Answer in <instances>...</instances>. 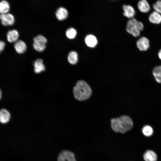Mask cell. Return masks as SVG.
<instances>
[{
    "mask_svg": "<svg viewBox=\"0 0 161 161\" xmlns=\"http://www.w3.org/2000/svg\"><path fill=\"white\" fill-rule=\"evenodd\" d=\"M111 125L112 128L115 132L124 134L133 128V123L129 117L124 115L112 119Z\"/></svg>",
    "mask_w": 161,
    "mask_h": 161,
    "instance_id": "obj_1",
    "label": "cell"
},
{
    "mask_svg": "<svg viewBox=\"0 0 161 161\" xmlns=\"http://www.w3.org/2000/svg\"><path fill=\"white\" fill-rule=\"evenodd\" d=\"M75 98L80 101H84L89 99L91 97L92 89L89 84L85 81H78L73 88Z\"/></svg>",
    "mask_w": 161,
    "mask_h": 161,
    "instance_id": "obj_2",
    "label": "cell"
},
{
    "mask_svg": "<svg viewBox=\"0 0 161 161\" xmlns=\"http://www.w3.org/2000/svg\"><path fill=\"white\" fill-rule=\"evenodd\" d=\"M144 27L142 22L133 18L127 21L126 30L129 33L135 37H138L140 35V32L143 29Z\"/></svg>",
    "mask_w": 161,
    "mask_h": 161,
    "instance_id": "obj_3",
    "label": "cell"
},
{
    "mask_svg": "<svg viewBox=\"0 0 161 161\" xmlns=\"http://www.w3.org/2000/svg\"><path fill=\"white\" fill-rule=\"evenodd\" d=\"M0 19L1 24L5 26L13 25L15 21L13 15L9 13L0 14Z\"/></svg>",
    "mask_w": 161,
    "mask_h": 161,
    "instance_id": "obj_4",
    "label": "cell"
},
{
    "mask_svg": "<svg viewBox=\"0 0 161 161\" xmlns=\"http://www.w3.org/2000/svg\"><path fill=\"white\" fill-rule=\"evenodd\" d=\"M58 161H76L74 154L68 150L62 151L59 154Z\"/></svg>",
    "mask_w": 161,
    "mask_h": 161,
    "instance_id": "obj_5",
    "label": "cell"
},
{
    "mask_svg": "<svg viewBox=\"0 0 161 161\" xmlns=\"http://www.w3.org/2000/svg\"><path fill=\"white\" fill-rule=\"evenodd\" d=\"M136 45L137 48L140 51H146L150 46L149 41L146 37H142L137 41Z\"/></svg>",
    "mask_w": 161,
    "mask_h": 161,
    "instance_id": "obj_6",
    "label": "cell"
},
{
    "mask_svg": "<svg viewBox=\"0 0 161 161\" xmlns=\"http://www.w3.org/2000/svg\"><path fill=\"white\" fill-rule=\"evenodd\" d=\"M123 9L124 16L130 19L133 18L135 14V11L132 7L130 5H124L123 6Z\"/></svg>",
    "mask_w": 161,
    "mask_h": 161,
    "instance_id": "obj_7",
    "label": "cell"
},
{
    "mask_svg": "<svg viewBox=\"0 0 161 161\" xmlns=\"http://www.w3.org/2000/svg\"><path fill=\"white\" fill-rule=\"evenodd\" d=\"M19 37L18 31L15 29L8 31L7 34V39L10 43H15L18 40Z\"/></svg>",
    "mask_w": 161,
    "mask_h": 161,
    "instance_id": "obj_8",
    "label": "cell"
},
{
    "mask_svg": "<svg viewBox=\"0 0 161 161\" xmlns=\"http://www.w3.org/2000/svg\"><path fill=\"white\" fill-rule=\"evenodd\" d=\"M14 48L17 53L22 54L26 51L27 46L24 42L21 40H19L15 43Z\"/></svg>",
    "mask_w": 161,
    "mask_h": 161,
    "instance_id": "obj_9",
    "label": "cell"
},
{
    "mask_svg": "<svg viewBox=\"0 0 161 161\" xmlns=\"http://www.w3.org/2000/svg\"><path fill=\"white\" fill-rule=\"evenodd\" d=\"M68 13L67 10L64 7H60L58 9L55 13L57 18L59 21H63L68 17Z\"/></svg>",
    "mask_w": 161,
    "mask_h": 161,
    "instance_id": "obj_10",
    "label": "cell"
},
{
    "mask_svg": "<svg viewBox=\"0 0 161 161\" xmlns=\"http://www.w3.org/2000/svg\"><path fill=\"white\" fill-rule=\"evenodd\" d=\"M34 71L36 73H39L45 70V67L41 59H38L33 63Z\"/></svg>",
    "mask_w": 161,
    "mask_h": 161,
    "instance_id": "obj_11",
    "label": "cell"
},
{
    "mask_svg": "<svg viewBox=\"0 0 161 161\" xmlns=\"http://www.w3.org/2000/svg\"><path fill=\"white\" fill-rule=\"evenodd\" d=\"M86 44L90 47H94L96 46L97 43V41L96 37L92 35H87L85 39Z\"/></svg>",
    "mask_w": 161,
    "mask_h": 161,
    "instance_id": "obj_12",
    "label": "cell"
},
{
    "mask_svg": "<svg viewBox=\"0 0 161 161\" xmlns=\"http://www.w3.org/2000/svg\"><path fill=\"white\" fill-rule=\"evenodd\" d=\"M10 118V115L9 112L5 109L0 110V122L3 124L8 123Z\"/></svg>",
    "mask_w": 161,
    "mask_h": 161,
    "instance_id": "obj_13",
    "label": "cell"
},
{
    "mask_svg": "<svg viewBox=\"0 0 161 161\" xmlns=\"http://www.w3.org/2000/svg\"><path fill=\"white\" fill-rule=\"evenodd\" d=\"M138 9L142 12L146 13L150 10V6L146 0H141L139 1L137 4Z\"/></svg>",
    "mask_w": 161,
    "mask_h": 161,
    "instance_id": "obj_14",
    "label": "cell"
},
{
    "mask_svg": "<svg viewBox=\"0 0 161 161\" xmlns=\"http://www.w3.org/2000/svg\"><path fill=\"white\" fill-rule=\"evenodd\" d=\"M143 157L145 161H157V156L153 151L148 150L144 153Z\"/></svg>",
    "mask_w": 161,
    "mask_h": 161,
    "instance_id": "obj_15",
    "label": "cell"
},
{
    "mask_svg": "<svg viewBox=\"0 0 161 161\" xmlns=\"http://www.w3.org/2000/svg\"><path fill=\"white\" fill-rule=\"evenodd\" d=\"M149 20L151 23L156 24H160L161 23V15L160 14L154 11L151 13L149 17Z\"/></svg>",
    "mask_w": 161,
    "mask_h": 161,
    "instance_id": "obj_16",
    "label": "cell"
},
{
    "mask_svg": "<svg viewBox=\"0 0 161 161\" xmlns=\"http://www.w3.org/2000/svg\"><path fill=\"white\" fill-rule=\"evenodd\" d=\"M67 59L68 62L72 65H75L78 61V55L77 53L75 51H72L68 54Z\"/></svg>",
    "mask_w": 161,
    "mask_h": 161,
    "instance_id": "obj_17",
    "label": "cell"
},
{
    "mask_svg": "<svg viewBox=\"0 0 161 161\" xmlns=\"http://www.w3.org/2000/svg\"><path fill=\"white\" fill-rule=\"evenodd\" d=\"M152 73L156 80L161 83V65L155 66L153 69Z\"/></svg>",
    "mask_w": 161,
    "mask_h": 161,
    "instance_id": "obj_18",
    "label": "cell"
},
{
    "mask_svg": "<svg viewBox=\"0 0 161 161\" xmlns=\"http://www.w3.org/2000/svg\"><path fill=\"white\" fill-rule=\"evenodd\" d=\"M10 6L8 2L5 0L0 1V13L4 14L8 13L10 10Z\"/></svg>",
    "mask_w": 161,
    "mask_h": 161,
    "instance_id": "obj_19",
    "label": "cell"
},
{
    "mask_svg": "<svg viewBox=\"0 0 161 161\" xmlns=\"http://www.w3.org/2000/svg\"><path fill=\"white\" fill-rule=\"evenodd\" d=\"M47 40L44 36L39 35L34 37L33 43L40 45H46Z\"/></svg>",
    "mask_w": 161,
    "mask_h": 161,
    "instance_id": "obj_20",
    "label": "cell"
},
{
    "mask_svg": "<svg viewBox=\"0 0 161 161\" xmlns=\"http://www.w3.org/2000/svg\"><path fill=\"white\" fill-rule=\"evenodd\" d=\"M77 34L76 30L73 28L70 27L67 30L66 32V37L69 39L74 38Z\"/></svg>",
    "mask_w": 161,
    "mask_h": 161,
    "instance_id": "obj_21",
    "label": "cell"
},
{
    "mask_svg": "<svg viewBox=\"0 0 161 161\" xmlns=\"http://www.w3.org/2000/svg\"><path fill=\"white\" fill-rule=\"evenodd\" d=\"M142 132L143 134L146 137L151 136L153 132L152 128L149 125L144 126L142 128Z\"/></svg>",
    "mask_w": 161,
    "mask_h": 161,
    "instance_id": "obj_22",
    "label": "cell"
},
{
    "mask_svg": "<svg viewBox=\"0 0 161 161\" xmlns=\"http://www.w3.org/2000/svg\"><path fill=\"white\" fill-rule=\"evenodd\" d=\"M33 46L34 49L38 52L43 51L46 48V45H40L33 43Z\"/></svg>",
    "mask_w": 161,
    "mask_h": 161,
    "instance_id": "obj_23",
    "label": "cell"
},
{
    "mask_svg": "<svg viewBox=\"0 0 161 161\" xmlns=\"http://www.w3.org/2000/svg\"><path fill=\"white\" fill-rule=\"evenodd\" d=\"M153 7L155 11L161 14V0L157 1L153 4Z\"/></svg>",
    "mask_w": 161,
    "mask_h": 161,
    "instance_id": "obj_24",
    "label": "cell"
},
{
    "mask_svg": "<svg viewBox=\"0 0 161 161\" xmlns=\"http://www.w3.org/2000/svg\"><path fill=\"white\" fill-rule=\"evenodd\" d=\"M5 46V42L3 41L0 40V53L3 50Z\"/></svg>",
    "mask_w": 161,
    "mask_h": 161,
    "instance_id": "obj_25",
    "label": "cell"
},
{
    "mask_svg": "<svg viewBox=\"0 0 161 161\" xmlns=\"http://www.w3.org/2000/svg\"><path fill=\"white\" fill-rule=\"evenodd\" d=\"M158 56L159 58L161 60V49L158 52Z\"/></svg>",
    "mask_w": 161,
    "mask_h": 161,
    "instance_id": "obj_26",
    "label": "cell"
},
{
    "mask_svg": "<svg viewBox=\"0 0 161 161\" xmlns=\"http://www.w3.org/2000/svg\"><path fill=\"white\" fill-rule=\"evenodd\" d=\"M1 95H2L0 89V100L1 99Z\"/></svg>",
    "mask_w": 161,
    "mask_h": 161,
    "instance_id": "obj_27",
    "label": "cell"
}]
</instances>
